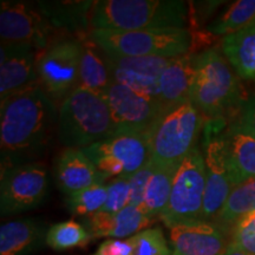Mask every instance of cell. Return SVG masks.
Instances as JSON below:
<instances>
[{
    "label": "cell",
    "instance_id": "obj_1",
    "mask_svg": "<svg viewBox=\"0 0 255 255\" xmlns=\"http://www.w3.org/2000/svg\"><path fill=\"white\" fill-rule=\"evenodd\" d=\"M58 124L56 104L39 84L0 101L1 170L34 163Z\"/></svg>",
    "mask_w": 255,
    "mask_h": 255
},
{
    "label": "cell",
    "instance_id": "obj_2",
    "mask_svg": "<svg viewBox=\"0 0 255 255\" xmlns=\"http://www.w3.org/2000/svg\"><path fill=\"white\" fill-rule=\"evenodd\" d=\"M188 5L182 0H100L90 15L92 30L138 31L186 28Z\"/></svg>",
    "mask_w": 255,
    "mask_h": 255
},
{
    "label": "cell",
    "instance_id": "obj_3",
    "mask_svg": "<svg viewBox=\"0 0 255 255\" xmlns=\"http://www.w3.org/2000/svg\"><path fill=\"white\" fill-rule=\"evenodd\" d=\"M191 103L208 121H223L244 103L238 75L216 47L195 57Z\"/></svg>",
    "mask_w": 255,
    "mask_h": 255
},
{
    "label": "cell",
    "instance_id": "obj_4",
    "mask_svg": "<svg viewBox=\"0 0 255 255\" xmlns=\"http://www.w3.org/2000/svg\"><path fill=\"white\" fill-rule=\"evenodd\" d=\"M57 132L68 148L85 149L116 132L104 96L76 88L59 105Z\"/></svg>",
    "mask_w": 255,
    "mask_h": 255
},
{
    "label": "cell",
    "instance_id": "obj_5",
    "mask_svg": "<svg viewBox=\"0 0 255 255\" xmlns=\"http://www.w3.org/2000/svg\"><path fill=\"white\" fill-rule=\"evenodd\" d=\"M205 116L191 102L164 111L148 132L150 159L157 165L178 167L196 148Z\"/></svg>",
    "mask_w": 255,
    "mask_h": 255
},
{
    "label": "cell",
    "instance_id": "obj_6",
    "mask_svg": "<svg viewBox=\"0 0 255 255\" xmlns=\"http://www.w3.org/2000/svg\"><path fill=\"white\" fill-rule=\"evenodd\" d=\"M90 39L104 52L128 57H156L165 59L187 55L193 41L187 28L91 30Z\"/></svg>",
    "mask_w": 255,
    "mask_h": 255
},
{
    "label": "cell",
    "instance_id": "obj_7",
    "mask_svg": "<svg viewBox=\"0 0 255 255\" xmlns=\"http://www.w3.org/2000/svg\"><path fill=\"white\" fill-rule=\"evenodd\" d=\"M205 193V159L203 154L196 146L178 165L168 206L159 218L161 221L169 229L181 223L200 221Z\"/></svg>",
    "mask_w": 255,
    "mask_h": 255
},
{
    "label": "cell",
    "instance_id": "obj_8",
    "mask_svg": "<svg viewBox=\"0 0 255 255\" xmlns=\"http://www.w3.org/2000/svg\"><path fill=\"white\" fill-rule=\"evenodd\" d=\"M82 150L107 180L130 178L150 159V146L144 133H115Z\"/></svg>",
    "mask_w": 255,
    "mask_h": 255
},
{
    "label": "cell",
    "instance_id": "obj_9",
    "mask_svg": "<svg viewBox=\"0 0 255 255\" xmlns=\"http://www.w3.org/2000/svg\"><path fill=\"white\" fill-rule=\"evenodd\" d=\"M223 121H208L205 126L203 159L206 168V193L201 220L214 222L216 216L234 189L229 171L223 132L219 128Z\"/></svg>",
    "mask_w": 255,
    "mask_h": 255
},
{
    "label": "cell",
    "instance_id": "obj_10",
    "mask_svg": "<svg viewBox=\"0 0 255 255\" xmlns=\"http://www.w3.org/2000/svg\"><path fill=\"white\" fill-rule=\"evenodd\" d=\"M81 40L64 39L38 56V83L55 104H62L78 88Z\"/></svg>",
    "mask_w": 255,
    "mask_h": 255
},
{
    "label": "cell",
    "instance_id": "obj_11",
    "mask_svg": "<svg viewBox=\"0 0 255 255\" xmlns=\"http://www.w3.org/2000/svg\"><path fill=\"white\" fill-rule=\"evenodd\" d=\"M49 191V175L40 163L14 165L1 170L0 213L19 214L37 208Z\"/></svg>",
    "mask_w": 255,
    "mask_h": 255
},
{
    "label": "cell",
    "instance_id": "obj_12",
    "mask_svg": "<svg viewBox=\"0 0 255 255\" xmlns=\"http://www.w3.org/2000/svg\"><path fill=\"white\" fill-rule=\"evenodd\" d=\"M52 26L37 5L2 0L0 6V39L2 45H28L47 49Z\"/></svg>",
    "mask_w": 255,
    "mask_h": 255
},
{
    "label": "cell",
    "instance_id": "obj_13",
    "mask_svg": "<svg viewBox=\"0 0 255 255\" xmlns=\"http://www.w3.org/2000/svg\"><path fill=\"white\" fill-rule=\"evenodd\" d=\"M103 96L113 115L115 133L148 135L164 113L157 102L116 82H113Z\"/></svg>",
    "mask_w": 255,
    "mask_h": 255
},
{
    "label": "cell",
    "instance_id": "obj_14",
    "mask_svg": "<svg viewBox=\"0 0 255 255\" xmlns=\"http://www.w3.org/2000/svg\"><path fill=\"white\" fill-rule=\"evenodd\" d=\"M103 53L114 82L159 103V79L170 59Z\"/></svg>",
    "mask_w": 255,
    "mask_h": 255
},
{
    "label": "cell",
    "instance_id": "obj_15",
    "mask_svg": "<svg viewBox=\"0 0 255 255\" xmlns=\"http://www.w3.org/2000/svg\"><path fill=\"white\" fill-rule=\"evenodd\" d=\"M36 52L28 45H0V101L39 84Z\"/></svg>",
    "mask_w": 255,
    "mask_h": 255
},
{
    "label": "cell",
    "instance_id": "obj_16",
    "mask_svg": "<svg viewBox=\"0 0 255 255\" xmlns=\"http://www.w3.org/2000/svg\"><path fill=\"white\" fill-rule=\"evenodd\" d=\"M227 234L215 223L200 220L170 228V241L181 255H222L231 244Z\"/></svg>",
    "mask_w": 255,
    "mask_h": 255
},
{
    "label": "cell",
    "instance_id": "obj_17",
    "mask_svg": "<svg viewBox=\"0 0 255 255\" xmlns=\"http://www.w3.org/2000/svg\"><path fill=\"white\" fill-rule=\"evenodd\" d=\"M55 178L59 190L66 196L107 181L82 149L73 148H66L59 154Z\"/></svg>",
    "mask_w": 255,
    "mask_h": 255
},
{
    "label": "cell",
    "instance_id": "obj_18",
    "mask_svg": "<svg viewBox=\"0 0 255 255\" xmlns=\"http://www.w3.org/2000/svg\"><path fill=\"white\" fill-rule=\"evenodd\" d=\"M85 227L94 239H123L144 231L152 220L143 207L128 206L119 213L98 212L84 219Z\"/></svg>",
    "mask_w": 255,
    "mask_h": 255
},
{
    "label": "cell",
    "instance_id": "obj_19",
    "mask_svg": "<svg viewBox=\"0 0 255 255\" xmlns=\"http://www.w3.org/2000/svg\"><path fill=\"white\" fill-rule=\"evenodd\" d=\"M196 55L171 58L159 79V103L164 111L191 102Z\"/></svg>",
    "mask_w": 255,
    "mask_h": 255
},
{
    "label": "cell",
    "instance_id": "obj_20",
    "mask_svg": "<svg viewBox=\"0 0 255 255\" xmlns=\"http://www.w3.org/2000/svg\"><path fill=\"white\" fill-rule=\"evenodd\" d=\"M223 141L234 187L255 180V137L231 123L223 131Z\"/></svg>",
    "mask_w": 255,
    "mask_h": 255
},
{
    "label": "cell",
    "instance_id": "obj_21",
    "mask_svg": "<svg viewBox=\"0 0 255 255\" xmlns=\"http://www.w3.org/2000/svg\"><path fill=\"white\" fill-rule=\"evenodd\" d=\"M47 231L34 219H21L2 223L0 227V255H30L43 242Z\"/></svg>",
    "mask_w": 255,
    "mask_h": 255
},
{
    "label": "cell",
    "instance_id": "obj_22",
    "mask_svg": "<svg viewBox=\"0 0 255 255\" xmlns=\"http://www.w3.org/2000/svg\"><path fill=\"white\" fill-rule=\"evenodd\" d=\"M222 53L239 78L255 82V19L223 38Z\"/></svg>",
    "mask_w": 255,
    "mask_h": 255
},
{
    "label": "cell",
    "instance_id": "obj_23",
    "mask_svg": "<svg viewBox=\"0 0 255 255\" xmlns=\"http://www.w3.org/2000/svg\"><path fill=\"white\" fill-rule=\"evenodd\" d=\"M37 6L52 27L65 28L69 31H83L90 26V15L95 1H38Z\"/></svg>",
    "mask_w": 255,
    "mask_h": 255
},
{
    "label": "cell",
    "instance_id": "obj_24",
    "mask_svg": "<svg viewBox=\"0 0 255 255\" xmlns=\"http://www.w3.org/2000/svg\"><path fill=\"white\" fill-rule=\"evenodd\" d=\"M113 82L103 51L91 39L81 40L78 87L103 96Z\"/></svg>",
    "mask_w": 255,
    "mask_h": 255
},
{
    "label": "cell",
    "instance_id": "obj_25",
    "mask_svg": "<svg viewBox=\"0 0 255 255\" xmlns=\"http://www.w3.org/2000/svg\"><path fill=\"white\" fill-rule=\"evenodd\" d=\"M152 162V161H151ZM154 164L152 174L146 184L143 209L152 220L161 218L170 199L173 180L178 167H164Z\"/></svg>",
    "mask_w": 255,
    "mask_h": 255
},
{
    "label": "cell",
    "instance_id": "obj_26",
    "mask_svg": "<svg viewBox=\"0 0 255 255\" xmlns=\"http://www.w3.org/2000/svg\"><path fill=\"white\" fill-rule=\"evenodd\" d=\"M253 212H255V180L239 184L232 190L213 223L226 233H232L239 220Z\"/></svg>",
    "mask_w": 255,
    "mask_h": 255
},
{
    "label": "cell",
    "instance_id": "obj_27",
    "mask_svg": "<svg viewBox=\"0 0 255 255\" xmlns=\"http://www.w3.org/2000/svg\"><path fill=\"white\" fill-rule=\"evenodd\" d=\"M92 235L85 226L68 220L51 226L47 229L46 245L57 252L87 247L92 240Z\"/></svg>",
    "mask_w": 255,
    "mask_h": 255
},
{
    "label": "cell",
    "instance_id": "obj_28",
    "mask_svg": "<svg viewBox=\"0 0 255 255\" xmlns=\"http://www.w3.org/2000/svg\"><path fill=\"white\" fill-rule=\"evenodd\" d=\"M254 19L255 0H239L229 6L225 13L209 24L207 31L215 36L227 37L246 27Z\"/></svg>",
    "mask_w": 255,
    "mask_h": 255
},
{
    "label": "cell",
    "instance_id": "obj_29",
    "mask_svg": "<svg viewBox=\"0 0 255 255\" xmlns=\"http://www.w3.org/2000/svg\"><path fill=\"white\" fill-rule=\"evenodd\" d=\"M108 196L107 183L95 184L65 197L69 212L77 216H90L101 212Z\"/></svg>",
    "mask_w": 255,
    "mask_h": 255
},
{
    "label": "cell",
    "instance_id": "obj_30",
    "mask_svg": "<svg viewBox=\"0 0 255 255\" xmlns=\"http://www.w3.org/2000/svg\"><path fill=\"white\" fill-rule=\"evenodd\" d=\"M129 240L132 246L131 255H173L159 227L146 228L130 237Z\"/></svg>",
    "mask_w": 255,
    "mask_h": 255
},
{
    "label": "cell",
    "instance_id": "obj_31",
    "mask_svg": "<svg viewBox=\"0 0 255 255\" xmlns=\"http://www.w3.org/2000/svg\"><path fill=\"white\" fill-rule=\"evenodd\" d=\"M107 202L101 212L114 214V213H119L130 206L131 194H130L129 178L115 177L107 183Z\"/></svg>",
    "mask_w": 255,
    "mask_h": 255
},
{
    "label": "cell",
    "instance_id": "obj_32",
    "mask_svg": "<svg viewBox=\"0 0 255 255\" xmlns=\"http://www.w3.org/2000/svg\"><path fill=\"white\" fill-rule=\"evenodd\" d=\"M231 244L255 255V212L239 220L231 233Z\"/></svg>",
    "mask_w": 255,
    "mask_h": 255
},
{
    "label": "cell",
    "instance_id": "obj_33",
    "mask_svg": "<svg viewBox=\"0 0 255 255\" xmlns=\"http://www.w3.org/2000/svg\"><path fill=\"white\" fill-rule=\"evenodd\" d=\"M152 169H154V164H152L151 159L146 163L142 169H139L136 174H133L131 177L129 178L130 183V205L142 207L143 199H144V193L146 184H148L149 178H150L152 174Z\"/></svg>",
    "mask_w": 255,
    "mask_h": 255
},
{
    "label": "cell",
    "instance_id": "obj_34",
    "mask_svg": "<svg viewBox=\"0 0 255 255\" xmlns=\"http://www.w3.org/2000/svg\"><path fill=\"white\" fill-rule=\"evenodd\" d=\"M232 123L242 131L255 137V92L244 101L237 117Z\"/></svg>",
    "mask_w": 255,
    "mask_h": 255
},
{
    "label": "cell",
    "instance_id": "obj_35",
    "mask_svg": "<svg viewBox=\"0 0 255 255\" xmlns=\"http://www.w3.org/2000/svg\"><path fill=\"white\" fill-rule=\"evenodd\" d=\"M132 246L129 239H108L102 242L92 255H131Z\"/></svg>",
    "mask_w": 255,
    "mask_h": 255
},
{
    "label": "cell",
    "instance_id": "obj_36",
    "mask_svg": "<svg viewBox=\"0 0 255 255\" xmlns=\"http://www.w3.org/2000/svg\"><path fill=\"white\" fill-rule=\"evenodd\" d=\"M222 255H253V254H250L247 253V252L240 250V248H238L237 246H234L233 244H229L227 250L225 251V253Z\"/></svg>",
    "mask_w": 255,
    "mask_h": 255
},
{
    "label": "cell",
    "instance_id": "obj_37",
    "mask_svg": "<svg viewBox=\"0 0 255 255\" xmlns=\"http://www.w3.org/2000/svg\"><path fill=\"white\" fill-rule=\"evenodd\" d=\"M173 255H181L180 253H178V252H176V251H174L173 252Z\"/></svg>",
    "mask_w": 255,
    "mask_h": 255
}]
</instances>
